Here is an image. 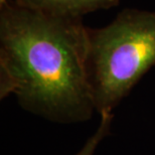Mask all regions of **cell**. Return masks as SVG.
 <instances>
[{
    "label": "cell",
    "mask_w": 155,
    "mask_h": 155,
    "mask_svg": "<svg viewBox=\"0 0 155 155\" xmlns=\"http://www.w3.org/2000/svg\"><path fill=\"white\" fill-rule=\"evenodd\" d=\"M83 18L32 11L13 0L0 7V99L58 124L89 121L96 112L87 74Z\"/></svg>",
    "instance_id": "obj_1"
},
{
    "label": "cell",
    "mask_w": 155,
    "mask_h": 155,
    "mask_svg": "<svg viewBox=\"0 0 155 155\" xmlns=\"http://www.w3.org/2000/svg\"><path fill=\"white\" fill-rule=\"evenodd\" d=\"M155 67V11L125 8L88 29L87 74L96 112L113 113Z\"/></svg>",
    "instance_id": "obj_2"
},
{
    "label": "cell",
    "mask_w": 155,
    "mask_h": 155,
    "mask_svg": "<svg viewBox=\"0 0 155 155\" xmlns=\"http://www.w3.org/2000/svg\"><path fill=\"white\" fill-rule=\"evenodd\" d=\"M17 5L39 13L57 17L83 18L97 10H108L120 0H13Z\"/></svg>",
    "instance_id": "obj_3"
},
{
    "label": "cell",
    "mask_w": 155,
    "mask_h": 155,
    "mask_svg": "<svg viewBox=\"0 0 155 155\" xmlns=\"http://www.w3.org/2000/svg\"><path fill=\"white\" fill-rule=\"evenodd\" d=\"M100 123H99L95 133L90 136L86 143L83 145V147L75 155H94L101 142L110 134L114 114L110 112H104L100 114Z\"/></svg>",
    "instance_id": "obj_4"
},
{
    "label": "cell",
    "mask_w": 155,
    "mask_h": 155,
    "mask_svg": "<svg viewBox=\"0 0 155 155\" xmlns=\"http://www.w3.org/2000/svg\"><path fill=\"white\" fill-rule=\"evenodd\" d=\"M11 0H0V7L3 5H5L6 3H8V2H10Z\"/></svg>",
    "instance_id": "obj_5"
}]
</instances>
